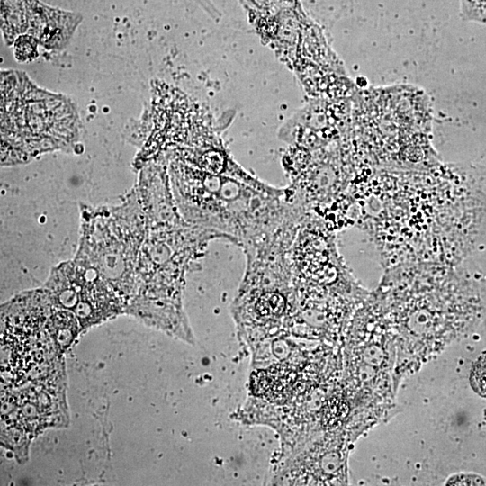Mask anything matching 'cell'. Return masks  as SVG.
<instances>
[{"label": "cell", "instance_id": "obj_1", "mask_svg": "<svg viewBox=\"0 0 486 486\" xmlns=\"http://www.w3.org/2000/svg\"><path fill=\"white\" fill-rule=\"evenodd\" d=\"M161 158L182 217L224 235L240 248L309 213L303 198L291 184L276 187L254 176L241 178L208 172L171 151Z\"/></svg>", "mask_w": 486, "mask_h": 486}, {"label": "cell", "instance_id": "obj_2", "mask_svg": "<svg viewBox=\"0 0 486 486\" xmlns=\"http://www.w3.org/2000/svg\"><path fill=\"white\" fill-rule=\"evenodd\" d=\"M1 96L2 166L75 148L80 121L68 97L39 88L26 74L14 70L1 72Z\"/></svg>", "mask_w": 486, "mask_h": 486}, {"label": "cell", "instance_id": "obj_3", "mask_svg": "<svg viewBox=\"0 0 486 486\" xmlns=\"http://www.w3.org/2000/svg\"><path fill=\"white\" fill-rule=\"evenodd\" d=\"M145 217L147 233L136 270V292L127 311L157 320L163 309L176 308L185 274L199 268L210 242L228 239L187 222L179 211Z\"/></svg>", "mask_w": 486, "mask_h": 486}, {"label": "cell", "instance_id": "obj_4", "mask_svg": "<svg viewBox=\"0 0 486 486\" xmlns=\"http://www.w3.org/2000/svg\"><path fill=\"white\" fill-rule=\"evenodd\" d=\"M79 213L80 234L74 259L95 269L129 306L136 292V270L147 233L136 187L114 205L81 202Z\"/></svg>", "mask_w": 486, "mask_h": 486}, {"label": "cell", "instance_id": "obj_5", "mask_svg": "<svg viewBox=\"0 0 486 486\" xmlns=\"http://www.w3.org/2000/svg\"><path fill=\"white\" fill-rule=\"evenodd\" d=\"M54 302L86 328L121 313L128 303L93 267L74 258L52 267L44 285Z\"/></svg>", "mask_w": 486, "mask_h": 486}, {"label": "cell", "instance_id": "obj_6", "mask_svg": "<svg viewBox=\"0 0 486 486\" xmlns=\"http://www.w3.org/2000/svg\"><path fill=\"white\" fill-rule=\"evenodd\" d=\"M82 21L79 14L51 7L40 0H1V30L7 45L22 34L48 50L65 48Z\"/></svg>", "mask_w": 486, "mask_h": 486}, {"label": "cell", "instance_id": "obj_7", "mask_svg": "<svg viewBox=\"0 0 486 486\" xmlns=\"http://www.w3.org/2000/svg\"><path fill=\"white\" fill-rule=\"evenodd\" d=\"M296 374L285 365H274L253 373L251 387L257 396L272 400H284L292 391Z\"/></svg>", "mask_w": 486, "mask_h": 486}, {"label": "cell", "instance_id": "obj_8", "mask_svg": "<svg viewBox=\"0 0 486 486\" xmlns=\"http://www.w3.org/2000/svg\"><path fill=\"white\" fill-rule=\"evenodd\" d=\"M287 300L284 294L277 290H265L256 296L254 310L263 320L281 317L286 310Z\"/></svg>", "mask_w": 486, "mask_h": 486}, {"label": "cell", "instance_id": "obj_9", "mask_svg": "<svg viewBox=\"0 0 486 486\" xmlns=\"http://www.w3.org/2000/svg\"><path fill=\"white\" fill-rule=\"evenodd\" d=\"M14 53L17 61L31 62L34 60L38 53V40L29 34L18 36L13 43Z\"/></svg>", "mask_w": 486, "mask_h": 486}, {"label": "cell", "instance_id": "obj_10", "mask_svg": "<svg viewBox=\"0 0 486 486\" xmlns=\"http://www.w3.org/2000/svg\"><path fill=\"white\" fill-rule=\"evenodd\" d=\"M348 412L347 404L340 399H331L323 411V423L327 427H334L341 422Z\"/></svg>", "mask_w": 486, "mask_h": 486}, {"label": "cell", "instance_id": "obj_11", "mask_svg": "<svg viewBox=\"0 0 486 486\" xmlns=\"http://www.w3.org/2000/svg\"><path fill=\"white\" fill-rule=\"evenodd\" d=\"M462 16L486 25V0H460Z\"/></svg>", "mask_w": 486, "mask_h": 486}, {"label": "cell", "instance_id": "obj_12", "mask_svg": "<svg viewBox=\"0 0 486 486\" xmlns=\"http://www.w3.org/2000/svg\"><path fill=\"white\" fill-rule=\"evenodd\" d=\"M470 381L473 390L479 395L486 398V352L473 364Z\"/></svg>", "mask_w": 486, "mask_h": 486}, {"label": "cell", "instance_id": "obj_13", "mask_svg": "<svg viewBox=\"0 0 486 486\" xmlns=\"http://www.w3.org/2000/svg\"><path fill=\"white\" fill-rule=\"evenodd\" d=\"M447 485H486V480L476 474H457L448 479Z\"/></svg>", "mask_w": 486, "mask_h": 486}]
</instances>
